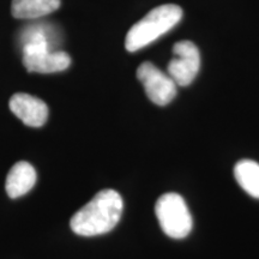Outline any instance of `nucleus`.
<instances>
[{
    "label": "nucleus",
    "instance_id": "nucleus-1",
    "mask_svg": "<svg viewBox=\"0 0 259 259\" xmlns=\"http://www.w3.org/2000/svg\"><path fill=\"white\" fill-rule=\"evenodd\" d=\"M124 202L114 190H102L72 216L71 229L82 236H95L111 232L121 218Z\"/></svg>",
    "mask_w": 259,
    "mask_h": 259
},
{
    "label": "nucleus",
    "instance_id": "nucleus-2",
    "mask_svg": "<svg viewBox=\"0 0 259 259\" xmlns=\"http://www.w3.org/2000/svg\"><path fill=\"white\" fill-rule=\"evenodd\" d=\"M183 18L180 6L167 4L157 6L130 29L125 38L128 52H137L171 30Z\"/></svg>",
    "mask_w": 259,
    "mask_h": 259
},
{
    "label": "nucleus",
    "instance_id": "nucleus-3",
    "mask_svg": "<svg viewBox=\"0 0 259 259\" xmlns=\"http://www.w3.org/2000/svg\"><path fill=\"white\" fill-rule=\"evenodd\" d=\"M162 231L173 239H184L192 229V218L180 194L170 192L161 196L155 206Z\"/></svg>",
    "mask_w": 259,
    "mask_h": 259
},
{
    "label": "nucleus",
    "instance_id": "nucleus-4",
    "mask_svg": "<svg viewBox=\"0 0 259 259\" xmlns=\"http://www.w3.org/2000/svg\"><path fill=\"white\" fill-rule=\"evenodd\" d=\"M137 78L143 84V88L151 102L157 106H166L174 100L177 95V84L169 74L145 61L137 69Z\"/></svg>",
    "mask_w": 259,
    "mask_h": 259
},
{
    "label": "nucleus",
    "instance_id": "nucleus-5",
    "mask_svg": "<svg viewBox=\"0 0 259 259\" xmlns=\"http://www.w3.org/2000/svg\"><path fill=\"white\" fill-rule=\"evenodd\" d=\"M174 57L168 64V74L177 85L187 87L194 80L200 69V54L191 41L177 42L173 47Z\"/></svg>",
    "mask_w": 259,
    "mask_h": 259
},
{
    "label": "nucleus",
    "instance_id": "nucleus-6",
    "mask_svg": "<svg viewBox=\"0 0 259 259\" xmlns=\"http://www.w3.org/2000/svg\"><path fill=\"white\" fill-rule=\"evenodd\" d=\"M71 64V58L64 51L23 50V65L29 72L53 73L66 70Z\"/></svg>",
    "mask_w": 259,
    "mask_h": 259
},
{
    "label": "nucleus",
    "instance_id": "nucleus-7",
    "mask_svg": "<svg viewBox=\"0 0 259 259\" xmlns=\"http://www.w3.org/2000/svg\"><path fill=\"white\" fill-rule=\"evenodd\" d=\"M22 51L28 48L37 50L59 51L61 44V34L56 25L50 22H37L22 29L18 35Z\"/></svg>",
    "mask_w": 259,
    "mask_h": 259
},
{
    "label": "nucleus",
    "instance_id": "nucleus-8",
    "mask_svg": "<svg viewBox=\"0 0 259 259\" xmlns=\"http://www.w3.org/2000/svg\"><path fill=\"white\" fill-rule=\"evenodd\" d=\"M10 109L14 114L30 127H41L48 118V107L42 100L18 93L10 99Z\"/></svg>",
    "mask_w": 259,
    "mask_h": 259
},
{
    "label": "nucleus",
    "instance_id": "nucleus-9",
    "mask_svg": "<svg viewBox=\"0 0 259 259\" xmlns=\"http://www.w3.org/2000/svg\"><path fill=\"white\" fill-rule=\"evenodd\" d=\"M36 170L29 162L19 161L14 164L6 177L5 189L10 198L24 196L35 186Z\"/></svg>",
    "mask_w": 259,
    "mask_h": 259
},
{
    "label": "nucleus",
    "instance_id": "nucleus-10",
    "mask_svg": "<svg viewBox=\"0 0 259 259\" xmlns=\"http://www.w3.org/2000/svg\"><path fill=\"white\" fill-rule=\"evenodd\" d=\"M60 0H12L11 14L19 19H36L57 11Z\"/></svg>",
    "mask_w": 259,
    "mask_h": 259
},
{
    "label": "nucleus",
    "instance_id": "nucleus-11",
    "mask_svg": "<svg viewBox=\"0 0 259 259\" xmlns=\"http://www.w3.org/2000/svg\"><path fill=\"white\" fill-rule=\"evenodd\" d=\"M234 176L239 186L253 198L259 199V163L252 160H241L235 164Z\"/></svg>",
    "mask_w": 259,
    "mask_h": 259
}]
</instances>
